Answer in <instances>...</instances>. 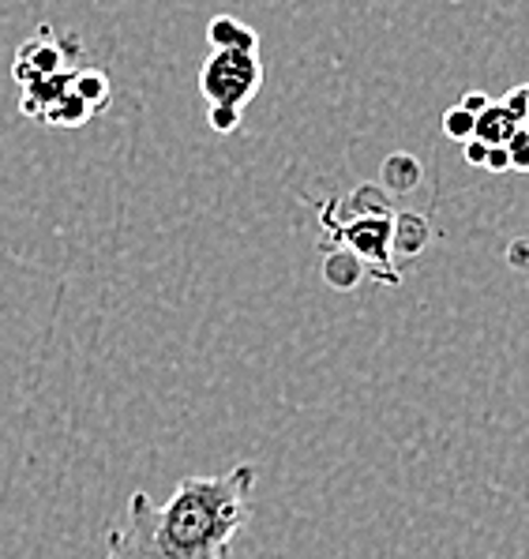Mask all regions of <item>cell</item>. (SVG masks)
<instances>
[{
    "mask_svg": "<svg viewBox=\"0 0 529 559\" xmlns=\"http://www.w3.org/2000/svg\"><path fill=\"white\" fill-rule=\"evenodd\" d=\"M255 466L226 473H192L166 503L132 492L106 530V559H233L249 522Z\"/></svg>",
    "mask_w": 529,
    "mask_h": 559,
    "instance_id": "cell-1",
    "label": "cell"
},
{
    "mask_svg": "<svg viewBox=\"0 0 529 559\" xmlns=\"http://www.w3.org/2000/svg\"><path fill=\"white\" fill-rule=\"evenodd\" d=\"M323 226H327L330 245H346L357 260L364 263L369 278H383L387 286H398L402 274L395 271V245H390V229H395V206H390V192L375 185H361L353 195L330 200L323 206Z\"/></svg>",
    "mask_w": 529,
    "mask_h": 559,
    "instance_id": "cell-2",
    "label": "cell"
},
{
    "mask_svg": "<svg viewBox=\"0 0 529 559\" xmlns=\"http://www.w3.org/2000/svg\"><path fill=\"white\" fill-rule=\"evenodd\" d=\"M263 87V60L244 49H215L200 68V94L207 109L241 114Z\"/></svg>",
    "mask_w": 529,
    "mask_h": 559,
    "instance_id": "cell-3",
    "label": "cell"
},
{
    "mask_svg": "<svg viewBox=\"0 0 529 559\" xmlns=\"http://www.w3.org/2000/svg\"><path fill=\"white\" fill-rule=\"evenodd\" d=\"M80 53V38L75 34H57L53 27H41L34 38H27L15 53V64H12V75L20 87H27L34 80H46L53 72H64L68 60Z\"/></svg>",
    "mask_w": 529,
    "mask_h": 559,
    "instance_id": "cell-4",
    "label": "cell"
},
{
    "mask_svg": "<svg viewBox=\"0 0 529 559\" xmlns=\"http://www.w3.org/2000/svg\"><path fill=\"white\" fill-rule=\"evenodd\" d=\"M364 278H369V271H364V263L357 260L346 245L323 248V282H327L330 289H342V294H349V289H357Z\"/></svg>",
    "mask_w": 529,
    "mask_h": 559,
    "instance_id": "cell-5",
    "label": "cell"
},
{
    "mask_svg": "<svg viewBox=\"0 0 529 559\" xmlns=\"http://www.w3.org/2000/svg\"><path fill=\"white\" fill-rule=\"evenodd\" d=\"M390 245H395L398 255H421L424 248L432 245V226L424 214L417 211H398L395 214V229H390Z\"/></svg>",
    "mask_w": 529,
    "mask_h": 559,
    "instance_id": "cell-6",
    "label": "cell"
},
{
    "mask_svg": "<svg viewBox=\"0 0 529 559\" xmlns=\"http://www.w3.org/2000/svg\"><path fill=\"white\" fill-rule=\"evenodd\" d=\"M207 46L255 53V49H260V34H255L244 20H237V15H215V20L207 23Z\"/></svg>",
    "mask_w": 529,
    "mask_h": 559,
    "instance_id": "cell-7",
    "label": "cell"
},
{
    "mask_svg": "<svg viewBox=\"0 0 529 559\" xmlns=\"http://www.w3.org/2000/svg\"><path fill=\"white\" fill-rule=\"evenodd\" d=\"M518 128H522V124L507 114V106H503V102H489V109H484V114H477V120H473V140L489 143V147H507L510 135H515Z\"/></svg>",
    "mask_w": 529,
    "mask_h": 559,
    "instance_id": "cell-8",
    "label": "cell"
},
{
    "mask_svg": "<svg viewBox=\"0 0 529 559\" xmlns=\"http://www.w3.org/2000/svg\"><path fill=\"white\" fill-rule=\"evenodd\" d=\"M380 185L387 188L390 195H406L421 185V162L413 154H390L380 169Z\"/></svg>",
    "mask_w": 529,
    "mask_h": 559,
    "instance_id": "cell-9",
    "label": "cell"
},
{
    "mask_svg": "<svg viewBox=\"0 0 529 559\" xmlns=\"http://www.w3.org/2000/svg\"><path fill=\"white\" fill-rule=\"evenodd\" d=\"M91 117H94V109L72 87H68L61 98H57L53 106H49L46 114H41V120H46V124H57V128H80V124H87Z\"/></svg>",
    "mask_w": 529,
    "mask_h": 559,
    "instance_id": "cell-10",
    "label": "cell"
},
{
    "mask_svg": "<svg viewBox=\"0 0 529 559\" xmlns=\"http://www.w3.org/2000/svg\"><path fill=\"white\" fill-rule=\"evenodd\" d=\"M72 91L80 94L83 102L98 114L101 106H109V75L106 72H98V68H75L72 72Z\"/></svg>",
    "mask_w": 529,
    "mask_h": 559,
    "instance_id": "cell-11",
    "label": "cell"
},
{
    "mask_svg": "<svg viewBox=\"0 0 529 559\" xmlns=\"http://www.w3.org/2000/svg\"><path fill=\"white\" fill-rule=\"evenodd\" d=\"M473 114L469 109H462V106H450L447 114H443V135L447 140H455V143H466L469 135H473Z\"/></svg>",
    "mask_w": 529,
    "mask_h": 559,
    "instance_id": "cell-12",
    "label": "cell"
},
{
    "mask_svg": "<svg viewBox=\"0 0 529 559\" xmlns=\"http://www.w3.org/2000/svg\"><path fill=\"white\" fill-rule=\"evenodd\" d=\"M507 154H510V169H515V174H529V124H522L510 135Z\"/></svg>",
    "mask_w": 529,
    "mask_h": 559,
    "instance_id": "cell-13",
    "label": "cell"
},
{
    "mask_svg": "<svg viewBox=\"0 0 529 559\" xmlns=\"http://www.w3.org/2000/svg\"><path fill=\"white\" fill-rule=\"evenodd\" d=\"M500 102L507 106V114L515 117L518 124H529V83H518V87H510Z\"/></svg>",
    "mask_w": 529,
    "mask_h": 559,
    "instance_id": "cell-14",
    "label": "cell"
},
{
    "mask_svg": "<svg viewBox=\"0 0 529 559\" xmlns=\"http://www.w3.org/2000/svg\"><path fill=\"white\" fill-rule=\"evenodd\" d=\"M462 154H466L469 166L484 169V162H489V143H481V140H473V135H469V140L462 143Z\"/></svg>",
    "mask_w": 529,
    "mask_h": 559,
    "instance_id": "cell-15",
    "label": "cell"
},
{
    "mask_svg": "<svg viewBox=\"0 0 529 559\" xmlns=\"http://www.w3.org/2000/svg\"><path fill=\"white\" fill-rule=\"evenodd\" d=\"M489 174H510V154L507 147H489V162H484Z\"/></svg>",
    "mask_w": 529,
    "mask_h": 559,
    "instance_id": "cell-16",
    "label": "cell"
},
{
    "mask_svg": "<svg viewBox=\"0 0 529 559\" xmlns=\"http://www.w3.org/2000/svg\"><path fill=\"white\" fill-rule=\"evenodd\" d=\"M489 94H484V91H469V94H462V102H458V106H462V109H469V114H484V109H489Z\"/></svg>",
    "mask_w": 529,
    "mask_h": 559,
    "instance_id": "cell-17",
    "label": "cell"
}]
</instances>
